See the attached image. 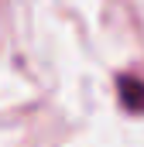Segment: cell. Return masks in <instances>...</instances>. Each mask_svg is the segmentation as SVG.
<instances>
[{"label": "cell", "mask_w": 144, "mask_h": 147, "mask_svg": "<svg viewBox=\"0 0 144 147\" xmlns=\"http://www.w3.org/2000/svg\"><path fill=\"white\" fill-rule=\"evenodd\" d=\"M117 89H120V103L130 113H144V82L134 75H120L117 79Z\"/></svg>", "instance_id": "6da1fadb"}]
</instances>
